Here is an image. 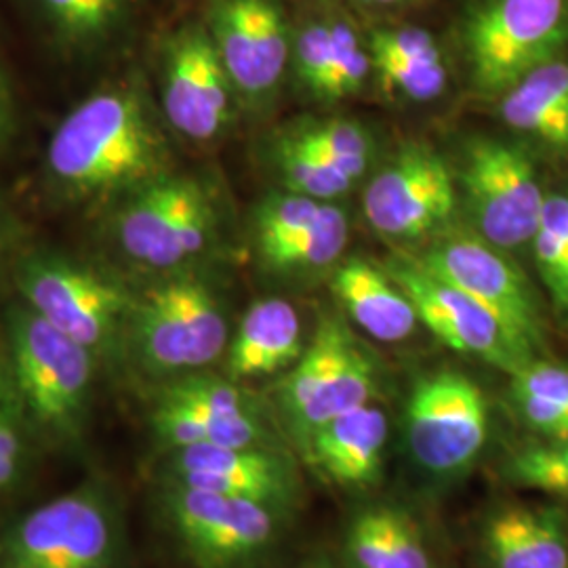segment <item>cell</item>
<instances>
[{
    "instance_id": "6da1fadb",
    "label": "cell",
    "mask_w": 568,
    "mask_h": 568,
    "mask_svg": "<svg viewBox=\"0 0 568 568\" xmlns=\"http://www.w3.org/2000/svg\"><path fill=\"white\" fill-rule=\"evenodd\" d=\"M142 89L110 82L77 103L53 131L44 169L72 201L124 199L163 175L164 145Z\"/></svg>"
},
{
    "instance_id": "7a4b0ae2",
    "label": "cell",
    "mask_w": 568,
    "mask_h": 568,
    "mask_svg": "<svg viewBox=\"0 0 568 568\" xmlns=\"http://www.w3.org/2000/svg\"><path fill=\"white\" fill-rule=\"evenodd\" d=\"M100 361L23 302L4 314V384L28 429L61 448L81 447Z\"/></svg>"
},
{
    "instance_id": "3957f363",
    "label": "cell",
    "mask_w": 568,
    "mask_h": 568,
    "mask_svg": "<svg viewBox=\"0 0 568 568\" xmlns=\"http://www.w3.org/2000/svg\"><path fill=\"white\" fill-rule=\"evenodd\" d=\"M122 558L121 509L100 478L0 528V568H122Z\"/></svg>"
},
{
    "instance_id": "277c9868",
    "label": "cell",
    "mask_w": 568,
    "mask_h": 568,
    "mask_svg": "<svg viewBox=\"0 0 568 568\" xmlns=\"http://www.w3.org/2000/svg\"><path fill=\"white\" fill-rule=\"evenodd\" d=\"M126 345L145 373L175 379L217 363L227 352L230 326L209 284L178 276L135 297Z\"/></svg>"
},
{
    "instance_id": "5b68a950",
    "label": "cell",
    "mask_w": 568,
    "mask_h": 568,
    "mask_svg": "<svg viewBox=\"0 0 568 568\" xmlns=\"http://www.w3.org/2000/svg\"><path fill=\"white\" fill-rule=\"evenodd\" d=\"M16 284L20 302L100 363L114 358L126 345V325L138 295L116 278L61 255L37 253L21 262Z\"/></svg>"
},
{
    "instance_id": "8992f818",
    "label": "cell",
    "mask_w": 568,
    "mask_h": 568,
    "mask_svg": "<svg viewBox=\"0 0 568 568\" xmlns=\"http://www.w3.org/2000/svg\"><path fill=\"white\" fill-rule=\"evenodd\" d=\"M217 213L203 183L159 175L119 201L112 239L122 255L145 270L171 272L206 251Z\"/></svg>"
},
{
    "instance_id": "52a82bcc",
    "label": "cell",
    "mask_w": 568,
    "mask_h": 568,
    "mask_svg": "<svg viewBox=\"0 0 568 568\" xmlns=\"http://www.w3.org/2000/svg\"><path fill=\"white\" fill-rule=\"evenodd\" d=\"M568 42V0H483L464 26L474 84L506 93Z\"/></svg>"
},
{
    "instance_id": "ba28073f",
    "label": "cell",
    "mask_w": 568,
    "mask_h": 568,
    "mask_svg": "<svg viewBox=\"0 0 568 568\" xmlns=\"http://www.w3.org/2000/svg\"><path fill=\"white\" fill-rule=\"evenodd\" d=\"M417 264L483 305L518 354L532 361L535 347L541 344L539 312L527 278L499 246L483 236H455L432 246Z\"/></svg>"
},
{
    "instance_id": "9c48e42d",
    "label": "cell",
    "mask_w": 568,
    "mask_h": 568,
    "mask_svg": "<svg viewBox=\"0 0 568 568\" xmlns=\"http://www.w3.org/2000/svg\"><path fill=\"white\" fill-rule=\"evenodd\" d=\"M410 455L432 474H457L483 453L488 403L483 389L455 371H440L413 387L406 406Z\"/></svg>"
},
{
    "instance_id": "30bf717a",
    "label": "cell",
    "mask_w": 568,
    "mask_h": 568,
    "mask_svg": "<svg viewBox=\"0 0 568 568\" xmlns=\"http://www.w3.org/2000/svg\"><path fill=\"white\" fill-rule=\"evenodd\" d=\"M459 178L485 241L501 251L532 241L548 196L523 150L499 140H476L467 145Z\"/></svg>"
},
{
    "instance_id": "8fae6325",
    "label": "cell",
    "mask_w": 568,
    "mask_h": 568,
    "mask_svg": "<svg viewBox=\"0 0 568 568\" xmlns=\"http://www.w3.org/2000/svg\"><path fill=\"white\" fill-rule=\"evenodd\" d=\"M164 509L187 556L201 568H241L276 535V508L199 488L169 485Z\"/></svg>"
},
{
    "instance_id": "7c38bea8",
    "label": "cell",
    "mask_w": 568,
    "mask_h": 568,
    "mask_svg": "<svg viewBox=\"0 0 568 568\" xmlns=\"http://www.w3.org/2000/svg\"><path fill=\"white\" fill-rule=\"evenodd\" d=\"M152 427L166 450L265 447L264 426L243 389L204 373L175 377L161 389Z\"/></svg>"
},
{
    "instance_id": "4fadbf2b",
    "label": "cell",
    "mask_w": 568,
    "mask_h": 568,
    "mask_svg": "<svg viewBox=\"0 0 568 568\" xmlns=\"http://www.w3.org/2000/svg\"><path fill=\"white\" fill-rule=\"evenodd\" d=\"M457 183L447 161L424 145L403 148L366 185V222L387 239L415 241L453 217Z\"/></svg>"
},
{
    "instance_id": "5bb4252c",
    "label": "cell",
    "mask_w": 568,
    "mask_h": 568,
    "mask_svg": "<svg viewBox=\"0 0 568 568\" xmlns=\"http://www.w3.org/2000/svg\"><path fill=\"white\" fill-rule=\"evenodd\" d=\"M204 26L241 98L262 102L278 89L293 55L278 0H211Z\"/></svg>"
},
{
    "instance_id": "9a60e30c",
    "label": "cell",
    "mask_w": 568,
    "mask_h": 568,
    "mask_svg": "<svg viewBox=\"0 0 568 568\" xmlns=\"http://www.w3.org/2000/svg\"><path fill=\"white\" fill-rule=\"evenodd\" d=\"M234 87L204 23H185L163 51L161 102L171 126L194 142L224 133L232 116Z\"/></svg>"
},
{
    "instance_id": "2e32d148",
    "label": "cell",
    "mask_w": 568,
    "mask_h": 568,
    "mask_svg": "<svg viewBox=\"0 0 568 568\" xmlns=\"http://www.w3.org/2000/svg\"><path fill=\"white\" fill-rule=\"evenodd\" d=\"M387 274L405 291L417 321L453 352L478 356L514 375L527 365L525 356L509 344L508 335L483 305L459 288L432 276L413 260H396Z\"/></svg>"
},
{
    "instance_id": "e0dca14e",
    "label": "cell",
    "mask_w": 568,
    "mask_h": 568,
    "mask_svg": "<svg viewBox=\"0 0 568 568\" xmlns=\"http://www.w3.org/2000/svg\"><path fill=\"white\" fill-rule=\"evenodd\" d=\"M169 485L253 499L278 508L291 497V474L267 447H187L171 450Z\"/></svg>"
},
{
    "instance_id": "ac0fdd59",
    "label": "cell",
    "mask_w": 568,
    "mask_h": 568,
    "mask_svg": "<svg viewBox=\"0 0 568 568\" xmlns=\"http://www.w3.org/2000/svg\"><path fill=\"white\" fill-rule=\"evenodd\" d=\"M42 39L63 60H100L114 51L138 11V0H23Z\"/></svg>"
},
{
    "instance_id": "d6986e66",
    "label": "cell",
    "mask_w": 568,
    "mask_h": 568,
    "mask_svg": "<svg viewBox=\"0 0 568 568\" xmlns=\"http://www.w3.org/2000/svg\"><path fill=\"white\" fill-rule=\"evenodd\" d=\"M387 440L386 413L375 405L349 410L310 434V459L342 487H368L377 480Z\"/></svg>"
},
{
    "instance_id": "ffe728a7",
    "label": "cell",
    "mask_w": 568,
    "mask_h": 568,
    "mask_svg": "<svg viewBox=\"0 0 568 568\" xmlns=\"http://www.w3.org/2000/svg\"><path fill=\"white\" fill-rule=\"evenodd\" d=\"M302 323L284 300H262L244 312L225 352L227 377L243 382L293 366L302 356Z\"/></svg>"
},
{
    "instance_id": "44dd1931",
    "label": "cell",
    "mask_w": 568,
    "mask_h": 568,
    "mask_svg": "<svg viewBox=\"0 0 568 568\" xmlns=\"http://www.w3.org/2000/svg\"><path fill=\"white\" fill-rule=\"evenodd\" d=\"M485 541L493 568H568V527L562 509H501L490 518Z\"/></svg>"
},
{
    "instance_id": "7402d4cb",
    "label": "cell",
    "mask_w": 568,
    "mask_h": 568,
    "mask_svg": "<svg viewBox=\"0 0 568 568\" xmlns=\"http://www.w3.org/2000/svg\"><path fill=\"white\" fill-rule=\"evenodd\" d=\"M331 286L352 321L377 342L396 344L415 333V307L387 272L365 260H347L335 270Z\"/></svg>"
},
{
    "instance_id": "603a6c76",
    "label": "cell",
    "mask_w": 568,
    "mask_h": 568,
    "mask_svg": "<svg viewBox=\"0 0 568 568\" xmlns=\"http://www.w3.org/2000/svg\"><path fill=\"white\" fill-rule=\"evenodd\" d=\"M501 119L554 148H568V63L551 60L504 93Z\"/></svg>"
},
{
    "instance_id": "cb8c5ba5",
    "label": "cell",
    "mask_w": 568,
    "mask_h": 568,
    "mask_svg": "<svg viewBox=\"0 0 568 568\" xmlns=\"http://www.w3.org/2000/svg\"><path fill=\"white\" fill-rule=\"evenodd\" d=\"M375 392V368L371 358L356 344L344 363L333 371L323 387L291 417L300 440H307L312 432L326 426L349 410L371 405Z\"/></svg>"
},
{
    "instance_id": "d4e9b609",
    "label": "cell",
    "mask_w": 568,
    "mask_h": 568,
    "mask_svg": "<svg viewBox=\"0 0 568 568\" xmlns=\"http://www.w3.org/2000/svg\"><path fill=\"white\" fill-rule=\"evenodd\" d=\"M347 232L349 225L344 209L326 203L312 224L260 255L267 267L281 272L321 270L342 257L347 244Z\"/></svg>"
},
{
    "instance_id": "484cf974",
    "label": "cell",
    "mask_w": 568,
    "mask_h": 568,
    "mask_svg": "<svg viewBox=\"0 0 568 568\" xmlns=\"http://www.w3.org/2000/svg\"><path fill=\"white\" fill-rule=\"evenodd\" d=\"M352 347V337L337 321H323L318 325L314 339L302 352L281 386V405L288 419L323 387L333 371L344 363Z\"/></svg>"
},
{
    "instance_id": "4316f807",
    "label": "cell",
    "mask_w": 568,
    "mask_h": 568,
    "mask_svg": "<svg viewBox=\"0 0 568 568\" xmlns=\"http://www.w3.org/2000/svg\"><path fill=\"white\" fill-rule=\"evenodd\" d=\"M276 166L288 192L328 203L356 182L344 169L283 138L276 143Z\"/></svg>"
},
{
    "instance_id": "83f0119b",
    "label": "cell",
    "mask_w": 568,
    "mask_h": 568,
    "mask_svg": "<svg viewBox=\"0 0 568 568\" xmlns=\"http://www.w3.org/2000/svg\"><path fill=\"white\" fill-rule=\"evenodd\" d=\"M286 138L305 150L339 164L354 180H361L365 175L373 154V140L366 133L365 126L344 119L316 122Z\"/></svg>"
},
{
    "instance_id": "f1b7e54d",
    "label": "cell",
    "mask_w": 568,
    "mask_h": 568,
    "mask_svg": "<svg viewBox=\"0 0 568 568\" xmlns=\"http://www.w3.org/2000/svg\"><path fill=\"white\" fill-rule=\"evenodd\" d=\"M371 63L386 91H398L413 102H429L447 89L448 72L443 55H371Z\"/></svg>"
},
{
    "instance_id": "f546056e",
    "label": "cell",
    "mask_w": 568,
    "mask_h": 568,
    "mask_svg": "<svg viewBox=\"0 0 568 568\" xmlns=\"http://www.w3.org/2000/svg\"><path fill=\"white\" fill-rule=\"evenodd\" d=\"M373 63L354 28L344 20L331 21V63L326 72L323 100H344L365 87Z\"/></svg>"
},
{
    "instance_id": "4dcf8cb0",
    "label": "cell",
    "mask_w": 568,
    "mask_h": 568,
    "mask_svg": "<svg viewBox=\"0 0 568 568\" xmlns=\"http://www.w3.org/2000/svg\"><path fill=\"white\" fill-rule=\"evenodd\" d=\"M325 204L293 192L265 199L255 213V241L260 253L302 232L321 215Z\"/></svg>"
},
{
    "instance_id": "1f68e13d",
    "label": "cell",
    "mask_w": 568,
    "mask_h": 568,
    "mask_svg": "<svg viewBox=\"0 0 568 568\" xmlns=\"http://www.w3.org/2000/svg\"><path fill=\"white\" fill-rule=\"evenodd\" d=\"M530 243H532L539 272L554 297V293L558 291L562 281L565 260H567L568 196L551 194L546 199L541 220Z\"/></svg>"
},
{
    "instance_id": "d6a6232c",
    "label": "cell",
    "mask_w": 568,
    "mask_h": 568,
    "mask_svg": "<svg viewBox=\"0 0 568 568\" xmlns=\"http://www.w3.org/2000/svg\"><path fill=\"white\" fill-rule=\"evenodd\" d=\"M509 476L520 487L568 497V440L525 448L511 459Z\"/></svg>"
},
{
    "instance_id": "836d02e7",
    "label": "cell",
    "mask_w": 568,
    "mask_h": 568,
    "mask_svg": "<svg viewBox=\"0 0 568 568\" xmlns=\"http://www.w3.org/2000/svg\"><path fill=\"white\" fill-rule=\"evenodd\" d=\"M28 434H32L0 373V493L18 487L28 467Z\"/></svg>"
},
{
    "instance_id": "e575fe53",
    "label": "cell",
    "mask_w": 568,
    "mask_h": 568,
    "mask_svg": "<svg viewBox=\"0 0 568 568\" xmlns=\"http://www.w3.org/2000/svg\"><path fill=\"white\" fill-rule=\"evenodd\" d=\"M291 61L300 81L321 98L331 63V21H312L293 39Z\"/></svg>"
},
{
    "instance_id": "d590c367",
    "label": "cell",
    "mask_w": 568,
    "mask_h": 568,
    "mask_svg": "<svg viewBox=\"0 0 568 568\" xmlns=\"http://www.w3.org/2000/svg\"><path fill=\"white\" fill-rule=\"evenodd\" d=\"M384 568H432L419 528L400 509L386 508Z\"/></svg>"
},
{
    "instance_id": "8d00e7d4",
    "label": "cell",
    "mask_w": 568,
    "mask_h": 568,
    "mask_svg": "<svg viewBox=\"0 0 568 568\" xmlns=\"http://www.w3.org/2000/svg\"><path fill=\"white\" fill-rule=\"evenodd\" d=\"M511 392L568 410V366L530 361L511 375Z\"/></svg>"
},
{
    "instance_id": "74e56055",
    "label": "cell",
    "mask_w": 568,
    "mask_h": 568,
    "mask_svg": "<svg viewBox=\"0 0 568 568\" xmlns=\"http://www.w3.org/2000/svg\"><path fill=\"white\" fill-rule=\"evenodd\" d=\"M20 116H18V102L16 93L9 81V74L0 61V152L11 145L13 138L18 135Z\"/></svg>"
},
{
    "instance_id": "f35d334b",
    "label": "cell",
    "mask_w": 568,
    "mask_h": 568,
    "mask_svg": "<svg viewBox=\"0 0 568 568\" xmlns=\"http://www.w3.org/2000/svg\"><path fill=\"white\" fill-rule=\"evenodd\" d=\"M554 302L562 307H568V243H567V260H565V272H562V281L558 291L554 293Z\"/></svg>"
},
{
    "instance_id": "ab89813d",
    "label": "cell",
    "mask_w": 568,
    "mask_h": 568,
    "mask_svg": "<svg viewBox=\"0 0 568 568\" xmlns=\"http://www.w3.org/2000/svg\"><path fill=\"white\" fill-rule=\"evenodd\" d=\"M7 232H4V225L0 222V274H2V265L7 262Z\"/></svg>"
},
{
    "instance_id": "60d3db41",
    "label": "cell",
    "mask_w": 568,
    "mask_h": 568,
    "mask_svg": "<svg viewBox=\"0 0 568 568\" xmlns=\"http://www.w3.org/2000/svg\"><path fill=\"white\" fill-rule=\"evenodd\" d=\"M356 2H366V4H405V2H410V0H356Z\"/></svg>"
},
{
    "instance_id": "b9f144b4",
    "label": "cell",
    "mask_w": 568,
    "mask_h": 568,
    "mask_svg": "<svg viewBox=\"0 0 568 568\" xmlns=\"http://www.w3.org/2000/svg\"><path fill=\"white\" fill-rule=\"evenodd\" d=\"M307 568H333L331 565H326V562H318V565H312V567Z\"/></svg>"
}]
</instances>
